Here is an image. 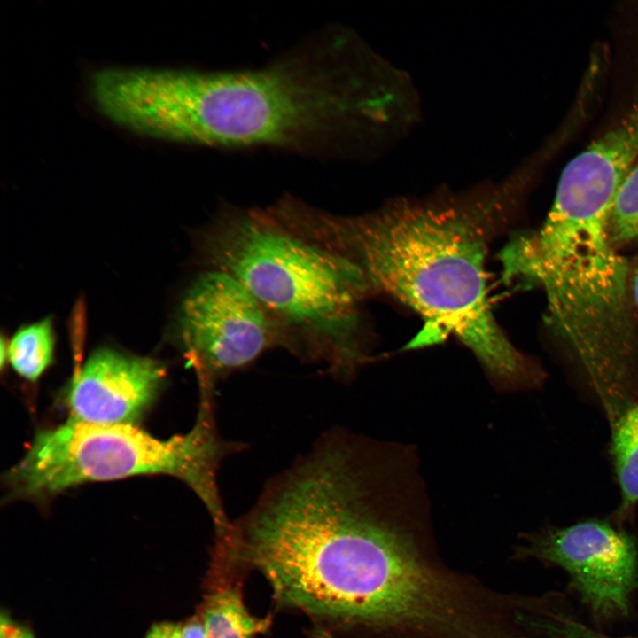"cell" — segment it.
Instances as JSON below:
<instances>
[{
  "mask_svg": "<svg viewBox=\"0 0 638 638\" xmlns=\"http://www.w3.org/2000/svg\"><path fill=\"white\" fill-rule=\"evenodd\" d=\"M421 484L407 444L332 429L270 478L217 556L259 571L281 606L373 634L399 585Z\"/></svg>",
  "mask_w": 638,
  "mask_h": 638,
  "instance_id": "6da1fadb",
  "label": "cell"
},
{
  "mask_svg": "<svg viewBox=\"0 0 638 638\" xmlns=\"http://www.w3.org/2000/svg\"><path fill=\"white\" fill-rule=\"evenodd\" d=\"M503 207L402 206L342 216L302 206L303 234L340 253L364 275L370 291L392 295L424 320L408 343L420 348L457 338L494 387H537L541 371L509 341L490 309L485 268L489 241L503 227Z\"/></svg>",
  "mask_w": 638,
  "mask_h": 638,
  "instance_id": "7a4b0ae2",
  "label": "cell"
},
{
  "mask_svg": "<svg viewBox=\"0 0 638 638\" xmlns=\"http://www.w3.org/2000/svg\"><path fill=\"white\" fill-rule=\"evenodd\" d=\"M620 186L608 171L566 166L542 225L499 254L507 283L537 287L546 319L603 408L638 394V329L629 269L610 235Z\"/></svg>",
  "mask_w": 638,
  "mask_h": 638,
  "instance_id": "3957f363",
  "label": "cell"
},
{
  "mask_svg": "<svg viewBox=\"0 0 638 638\" xmlns=\"http://www.w3.org/2000/svg\"><path fill=\"white\" fill-rule=\"evenodd\" d=\"M339 44L332 38L257 70L142 69L128 91L130 122L182 143L333 147L355 106Z\"/></svg>",
  "mask_w": 638,
  "mask_h": 638,
  "instance_id": "277c9868",
  "label": "cell"
},
{
  "mask_svg": "<svg viewBox=\"0 0 638 638\" xmlns=\"http://www.w3.org/2000/svg\"><path fill=\"white\" fill-rule=\"evenodd\" d=\"M207 247L216 268L237 278L281 327L299 332L302 355L323 362L344 381L369 362L360 307L370 288L350 260L268 208L225 214Z\"/></svg>",
  "mask_w": 638,
  "mask_h": 638,
  "instance_id": "5b68a950",
  "label": "cell"
},
{
  "mask_svg": "<svg viewBox=\"0 0 638 638\" xmlns=\"http://www.w3.org/2000/svg\"><path fill=\"white\" fill-rule=\"evenodd\" d=\"M245 445L218 432L214 393L200 392L198 416L186 433L160 440L131 424L103 425L71 420L35 435L7 475L13 495L44 498L69 486L137 475L166 474L185 483L208 511L216 535L231 522L225 513L217 472Z\"/></svg>",
  "mask_w": 638,
  "mask_h": 638,
  "instance_id": "8992f818",
  "label": "cell"
},
{
  "mask_svg": "<svg viewBox=\"0 0 638 638\" xmlns=\"http://www.w3.org/2000/svg\"><path fill=\"white\" fill-rule=\"evenodd\" d=\"M182 347L198 384L215 386L285 338L280 325L234 276L215 268L198 277L179 313Z\"/></svg>",
  "mask_w": 638,
  "mask_h": 638,
  "instance_id": "52a82bcc",
  "label": "cell"
},
{
  "mask_svg": "<svg viewBox=\"0 0 638 638\" xmlns=\"http://www.w3.org/2000/svg\"><path fill=\"white\" fill-rule=\"evenodd\" d=\"M564 568L592 611L625 615L637 587L634 539L601 520H586L531 535L520 553Z\"/></svg>",
  "mask_w": 638,
  "mask_h": 638,
  "instance_id": "ba28073f",
  "label": "cell"
},
{
  "mask_svg": "<svg viewBox=\"0 0 638 638\" xmlns=\"http://www.w3.org/2000/svg\"><path fill=\"white\" fill-rule=\"evenodd\" d=\"M164 377V367L156 360L100 348L86 361L70 389L72 420L132 424L151 404Z\"/></svg>",
  "mask_w": 638,
  "mask_h": 638,
  "instance_id": "9c48e42d",
  "label": "cell"
},
{
  "mask_svg": "<svg viewBox=\"0 0 638 638\" xmlns=\"http://www.w3.org/2000/svg\"><path fill=\"white\" fill-rule=\"evenodd\" d=\"M236 576H210L208 593L199 615L208 638H256L266 632L270 618L250 613Z\"/></svg>",
  "mask_w": 638,
  "mask_h": 638,
  "instance_id": "30bf717a",
  "label": "cell"
},
{
  "mask_svg": "<svg viewBox=\"0 0 638 638\" xmlns=\"http://www.w3.org/2000/svg\"><path fill=\"white\" fill-rule=\"evenodd\" d=\"M611 455L620 490L619 513L638 504V401L611 425Z\"/></svg>",
  "mask_w": 638,
  "mask_h": 638,
  "instance_id": "8fae6325",
  "label": "cell"
},
{
  "mask_svg": "<svg viewBox=\"0 0 638 638\" xmlns=\"http://www.w3.org/2000/svg\"><path fill=\"white\" fill-rule=\"evenodd\" d=\"M53 350L52 324L46 318L17 331L7 346V356L19 375L35 381L51 364Z\"/></svg>",
  "mask_w": 638,
  "mask_h": 638,
  "instance_id": "7c38bea8",
  "label": "cell"
},
{
  "mask_svg": "<svg viewBox=\"0 0 638 638\" xmlns=\"http://www.w3.org/2000/svg\"><path fill=\"white\" fill-rule=\"evenodd\" d=\"M610 235L615 246L638 239V162L627 173L615 197Z\"/></svg>",
  "mask_w": 638,
  "mask_h": 638,
  "instance_id": "4fadbf2b",
  "label": "cell"
},
{
  "mask_svg": "<svg viewBox=\"0 0 638 638\" xmlns=\"http://www.w3.org/2000/svg\"><path fill=\"white\" fill-rule=\"evenodd\" d=\"M532 623L552 638H617L595 632L574 619L554 611L534 617ZM618 638H638V636Z\"/></svg>",
  "mask_w": 638,
  "mask_h": 638,
  "instance_id": "5bb4252c",
  "label": "cell"
},
{
  "mask_svg": "<svg viewBox=\"0 0 638 638\" xmlns=\"http://www.w3.org/2000/svg\"><path fill=\"white\" fill-rule=\"evenodd\" d=\"M145 638H183V625L163 622L152 626Z\"/></svg>",
  "mask_w": 638,
  "mask_h": 638,
  "instance_id": "9a60e30c",
  "label": "cell"
},
{
  "mask_svg": "<svg viewBox=\"0 0 638 638\" xmlns=\"http://www.w3.org/2000/svg\"><path fill=\"white\" fill-rule=\"evenodd\" d=\"M0 638H34V636L25 627L13 623L8 617L2 616Z\"/></svg>",
  "mask_w": 638,
  "mask_h": 638,
  "instance_id": "2e32d148",
  "label": "cell"
},
{
  "mask_svg": "<svg viewBox=\"0 0 638 638\" xmlns=\"http://www.w3.org/2000/svg\"><path fill=\"white\" fill-rule=\"evenodd\" d=\"M183 638H208L200 616L191 618L183 625Z\"/></svg>",
  "mask_w": 638,
  "mask_h": 638,
  "instance_id": "e0dca14e",
  "label": "cell"
},
{
  "mask_svg": "<svg viewBox=\"0 0 638 638\" xmlns=\"http://www.w3.org/2000/svg\"><path fill=\"white\" fill-rule=\"evenodd\" d=\"M312 638H335L333 635L322 626H316L312 630Z\"/></svg>",
  "mask_w": 638,
  "mask_h": 638,
  "instance_id": "ac0fdd59",
  "label": "cell"
},
{
  "mask_svg": "<svg viewBox=\"0 0 638 638\" xmlns=\"http://www.w3.org/2000/svg\"><path fill=\"white\" fill-rule=\"evenodd\" d=\"M632 297L633 301L638 307V268L636 269L632 281Z\"/></svg>",
  "mask_w": 638,
  "mask_h": 638,
  "instance_id": "d6986e66",
  "label": "cell"
}]
</instances>
